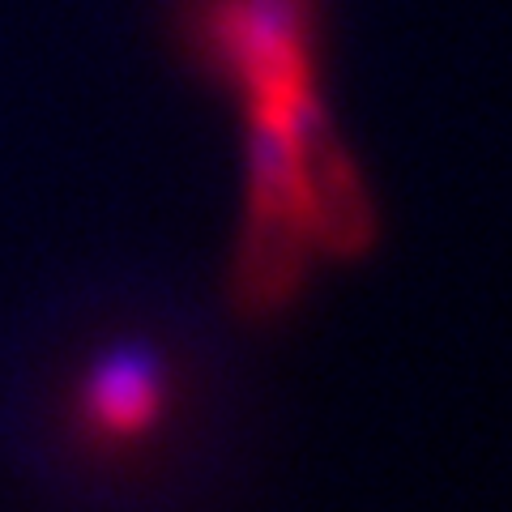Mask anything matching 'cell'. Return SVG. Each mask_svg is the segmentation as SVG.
Segmentation results:
<instances>
[{
	"label": "cell",
	"mask_w": 512,
	"mask_h": 512,
	"mask_svg": "<svg viewBox=\"0 0 512 512\" xmlns=\"http://www.w3.org/2000/svg\"><path fill=\"white\" fill-rule=\"evenodd\" d=\"M325 0H171V43L244 124V192L227 282L291 303L316 265L359 261L380 239L376 192L320 94Z\"/></svg>",
	"instance_id": "1"
},
{
	"label": "cell",
	"mask_w": 512,
	"mask_h": 512,
	"mask_svg": "<svg viewBox=\"0 0 512 512\" xmlns=\"http://www.w3.org/2000/svg\"><path fill=\"white\" fill-rule=\"evenodd\" d=\"M192 372L167 342L111 338L73 367L56 423L64 448L99 474L163 461L192 419Z\"/></svg>",
	"instance_id": "2"
}]
</instances>
